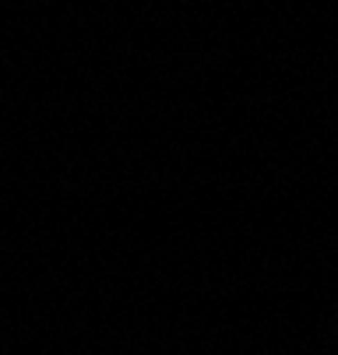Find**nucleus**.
Returning <instances> with one entry per match:
<instances>
[]
</instances>
